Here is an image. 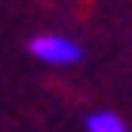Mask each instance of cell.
Segmentation results:
<instances>
[{"label": "cell", "instance_id": "cell-2", "mask_svg": "<svg viewBox=\"0 0 132 132\" xmlns=\"http://www.w3.org/2000/svg\"><path fill=\"white\" fill-rule=\"evenodd\" d=\"M87 132H128V125H125L121 113H113V110H98L87 117Z\"/></svg>", "mask_w": 132, "mask_h": 132}, {"label": "cell", "instance_id": "cell-1", "mask_svg": "<svg viewBox=\"0 0 132 132\" xmlns=\"http://www.w3.org/2000/svg\"><path fill=\"white\" fill-rule=\"evenodd\" d=\"M27 49H30L34 61L49 64V68H72V64L83 61V45L68 34H34Z\"/></svg>", "mask_w": 132, "mask_h": 132}]
</instances>
